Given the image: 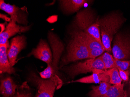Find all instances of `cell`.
<instances>
[{"label": "cell", "instance_id": "obj_1", "mask_svg": "<svg viewBox=\"0 0 130 97\" xmlns=\"http://www.w3.org/2000/svg\"><path fill=\"white\" fill-rule=\"evenodd\" d=\"M98 19L90 9H85L79 11L74 18L73 23V30L84 32L102 44Z\"/></svg>", "mask_w": 130, "mask_h": 97}, {"label": "cell", "instance_id": "obj_2", "mask_svg": "<svg viewBox=\"0 0 130 97\" xmlns=\"http://www.w3.org/2000/svg\"><path fill=\"white\" fill-rule=\"evenodd\" d=\"M125 19L117 13L110 14L99 19L102 44L107 52L112 51L111 43L115 35L117 32Z\"/></svg>", "mask_w": 130, "mask_h": 97}, {"label": "cell", "instance_id": "obj_3", "mask_svg": "<svg viewBox=\"0 0 130 97\" xmlns=\"http://www.w3.org/2000/svg\"><path fill=\"white\" fill-rule=\"evenodd\" d=\"M48 38L52 51V62L51 65H48L47 67L40 72L39 74L41 78L45 79L52 78H59L57 75L58 70V62L64 50V46L57 36L53 32H49Z\"/></svg>", "mask_w": 130, "mask_h": 97}, {"label": "cell", "instance_id": "obj_4", "mask_svg": "<svg viewBox=\"0 0 130 97\" xmlns=\"http://www.w3.org/2000/svg\"><path fill=\"white\" fill-rule=\"evenodd\" d=\"M96 70H105L103 63L99 56L95 59H89L84 62L73 64L62 69L70 77L73 78L79 74L93 73Z\"/></svg>", "mask_w": 130, "mask_h": 97}, {"label": "cell", "instance_id": "obj_5", "mask_svg": "<svg viewBox=\"0 0 130 97\" xmlns=\"http://www.w3.org/2000/svg\"><path fill=\"white\" fill-rule=\"evenodd\" d=\"M70 40L67 48V53L62 60V65L77 60L90 59L88 49L86 46L74 37Z\"/></svg>", "mask_w": 130, "mask_h": 97}, {"label": "cell", "instance_id": "obj_6", "mask_svg": "<svg viewBox=\"0 0 130 97\" xmlns=\"http://www.w3.org/2000/svg\"><path fill=\"white\" fill-rule=\"evenodd\" d=\"M112 52L115 60H129L130 58V35L117 33L115 37Z\"/></svg>", "mask_w": 130, "mask_h": 97}, {"label": "cell", "instance_id": "obj_7", "mask_svg": "<svg viewBox=\"0 0 130 97\" xmlns=\"http://www.w3.org/2000/svg\"><path fill=\"white\" fill-rule=\"evenodd\" d=\"M0 9L8 14L11 20L17 24L27 26L28 13L25 6L19 8L14 5L6 3L4 1H0Z\"/></svg>", "mask_w": 130, "mask_h": 97}, {"label": "cell", "instance_id": "obj_8", "mask_svg": "<svg viewBox=\"0 0 130 97\" xmlns=\"http://www.w3.org/2000/svg\"><path fill=\"white\" fill-rule=\"evenodd\" d=\"M33 80L38 85V92L36 97H53L57 86L60 84L59 78L45 79L33 75Z\"/></svg>", "mask_w": 130, "mask_h": 97}, {"label": "cell", "instance_id": "obj_9", "mask_svg": "<svg viewBox=\"0 0 130 97\" xmlns=\"http://www.w3.org/2000/svg\"><path fill=\"white\" fill-rule=\"evenodd\" d=\"M27 44V38L24 35L17 36L11 40L7 54L10 65L12 67L16 64L19 53L25 49Z\"/></svg>", "mask_w": 130, "mask_h": 97}, {"label": "cell", "instance_id": "obj_10", "mask_svg": "<svg viewBox=\"0 0 130 97\" xmlns=\"http://www.w3.org/2000/svg\"><path fill=\"white\" fill-rule=\"evenodd\" d=\"M52 54L51 49L47 42L41 39L39 41L36 48L32 50L29 55H33L34 57L46 63L48 65H50L52 62Z\"/></svg>", "mask_w": 130, "mask_h": 97}, {"label": "cell", "instance_id": "obj_11", "mask_svg": "<svg viewBox=\"0 0 130 97\" xmlns=\"http://www.w3.org/2000/svg\"><path fill=\"white\" fill-rule=\"evenodd\" d=\"M30 29V26H21L13 21L11 20L6 27L5 30L0 33V45L6 44L9 42L8 39L18 33H24Z\"/></svg>", "mask_w": 130, "mask_h": 97}, {"label": "cell", "instance_id": "obj_12", "mask_svg": "<svg viewBox=\"0 0 130 97\" xmlns=\"http://www.w3.org/2000/svg\"><path fill=\"white\" fill-rule=\"evenodd\" d=\"M71 37L78 39L86 46L88 49H104L103 44L99 43L91 36L84 32L73 30L71 32Z\"/></svg>", "mask_w": 130, "mask_h": 97}, {"label": "cell", "instance_id": "obj_13", "mask_svg": "<svg viewBox=\"0 0 130 97\" xmlns=\"http://www.w3.org/2000/svg\"><path fill=\"white\" fill-rule=\"evenodd\" d=\"M9 42L3 45H0V73H8L9 74L15 73V70L10 65L8 57L7 51L9 48Z\"/></svg>", "mask_w": 130, "mask_h": 97}, {"label": "cell", "instance_id": "obj_14", "mask_svg": "<svg viewBox=\"0 0 130 97\" xmlns=\"http://www.w3.org/2000/svg\"><path fill=\"white\" fill-rule=\"evenodd\" d=\"M60 7L65 13L71 14L78 11L89 1L62 0L60 1Z\"/></svg>", "mask_w": 130, "mask_h": 97}, {"label": "cell", "instance_id": "obj_15", "mask_svg": "<svg viewBox=\"0 0 130 97\" xmlns=\"http://www.w3.org/2000/svg\"><path fill=\"white\" fill-rule=\"evenodd\" d=\"M17 87V85L10 76L5 77L1 81L0 90L3 97H11L14 95Z\"/></svg>", "mask_w": 130, "mask_h": 97}, {"label": "cell", "instance_id": "obj_16", "mask_svg": "<svg viewBox=\"0 0 130 97\" xmlns=\"http://www.w3.org/2000/svg\"><path fill=\"white\" fill-rule=\"evenodd\" d=\"M72 82L85 84H100L103 82L109 83V76L105 74L103 71V73L99 74L93 73L90 75L83 77L76 81H73Z\"/></svg>", "mask_w": 130, "mask_h": 97}, {"label": "cell", "instance_id": "obj_17", "mask_svg": "<svg viewBox=\"0 0 130 97\" xmlns=\"http://www.w3.org/2000/svg\"><path fill=\"white\" fill-rule=\"evenodd\" d=\"M111 86L109 83L103 82L99 86L92 87V90L89 93L90 97H103L107 93Z\"/></svg>", "mask_w": 130, "mask_h": 97}, {"label": "cell", "instance_id": "obj_18", "mask_svg": "<svg viewBox=\"0 0 130 97\" xmlns=\"http://www.w3.org/2000/svg\"><path fill=\"white\" fill-rule=\"evenodd\" d=\"M127 92L124 90V84L111 86L107 93L103 97H127Z\"/></svg>", "mask_w": 130, "mask_h": 97}, {"label": "cell", "instance_id": "obj_19", "mask_svg": "<svg viewBox=\"0 0 130 97\" xmlns=\"http://www.w3.org/2000/svg\"><path fill=\"white\" fill-rule=\"evenodd\" d=\"M104 73L109 76V83L111 85H120L122 84V80L120 76L119 70L117 68L105 70Z\"/></svg>", "mask_w": 130, "mask_h": 97}, {"label": "cell", "instance_id": "obj_20", "mask_svg": "<svg viewBox=\"0 0 130 97\" xmlns=\"http://www.w3.org/2000/svg\"><path fill=\"white\" fill-rule=\"evenodd\" d=\"M99 57L103 63L105 70L116 67L115 60L108 52H105Z\"/></svg>", "mask_w": 130, "mask_h": 97}, {"label": "cell", "instance_id": "obj_21", "mask_svg": "<svg viewBox=\"0 0 130 97\" xmlns=\"http://www.w3.org/2000/svg\"><path fill=\"white\" fill-rule=\"evenodd\" d=\"M115 64L116 67L118 70L125 71L128 70L130 68V60H115Z\"/></svg>", "mask_w": 130, "mask_h": 97}, {"label": "cell", "instance_id": "obj_22", "mask_svg": "<svg viewBox=\"0 0 130 97\" xmlns=\"http://www.w3.org/2000/svg\"><path fill=\"white\" fill-rule=\"evenodd\" d=\"M105 51H106L104 49H88L90 59H95L99 56H100Z\"/></svg>", "mask_w": 130, "mask_h": 97}, {"label": "cell", "instance_id": "obj_23", "mask_svg": "<svg viewBox=\"0 0 130 97\" xmlns=\"http://www.w3.org/2000/svg\"><path fill=\"white\" fill-rule=\"evenodd\" d=\"M120 76V78L123 82H127L129 80V76L130 75V70L123 71L122 70H119Z\"/></svg>", "mask_w": 130, "mask_h": 97}, {"label": "cell", "instance_id": "obj_24", "mask_svg": "<svg viewBox=\"0 0 130 97\" xmlns=\"http://www.w3.org/2000/svg\"><path fill=\"white\" fill-rule=\"evenodd\" d=\"M11 97H30L27 94L23 92H17Z\"/></svg>", "mask_w": 130, "mask_h": 97}, {"label": "cell", "instance_id": "obj_25", "mask_svg": "<svg viewBox=\"0 0 130 97\" xmlns=\"http://www.w3.org/2000/svg\"><path fill=\"white\" fill-rule=\"evenodd\" d=\"M0 17L2 19L4 20H5L6 22H10L11 21V19L10 17H8L6 14H0Z\"/></svg>", "mask_w": 130, "mask_h": 97}, {"label": "cell", "instance_id": "obj_26", "mask_svg": "<svg viewBox=\"0 0 130 97\" xmlns=\"http://www.w3.org/2000/svg\"><path fill=\"white\" fill-rule=\"evenodd\" d=\"M1 33L3 32L5 30L6 27H5V23L4 24H1Z\"/></svg>", "mask_w": 130, "mask_h": 97}, {"label": "cell", "instance_id": "obj_27", "mask_svg": "<svg viewBox=\"0 0 130 97\" xmlns=\"http://www.w3.org/2000/svg\"><path fill=\"white\" fill-rule=\"evenodd\" d=\"M128 97H130V81H129V88H128Z\"/></svg>", "mask_w": 130, "mask_h": 97}, {"label": "cell", "instance_id": "obj_28", "mask_svg": "<svg viewBox=\"0 0 130 97\" xmlns=\"http://www.w3.org/2000/svg\"><path fill=\"white\" fill-rule=\"evenodd\" d=\"M129 70H130V69H129Z\"/></svg>", "mask_w": 130, "mask_h": 97}]
</instances>
